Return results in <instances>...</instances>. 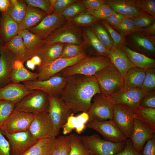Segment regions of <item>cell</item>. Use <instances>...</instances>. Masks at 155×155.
<instances>
[{"label":"cell","instance_id":"47","mask_svg":"<svg viewBox=\"0 0 155 155\" xmlns=\"http://www.w3.org/2000/svg\"><path fill=\"white\" fill-rule=\"evenodd\" d=\"M102 24L110 35L114 46L125 45V40L124 36L116 31L105 20L102 22Z\"/></svg>","mask_w":155,"mask_h":155},{"label":"cell","instance_id":"57","mask_svg":"<svg viewBox=\"0 0 155 155\" xmlns=\"http://www.w3.org/2000/svg\"><path fill=\"white\" fill-rule=\"evenodd\" d=\"M143 149V155H155V135L147 141Z\"/></svg>","mask_w":155,"mask_h":155},{"label":"cell","instance_id":"56","mask_svg":"<svg viewBox=\"0 0 155 155\" xmlns=\"http://www.w3.org/2000/svg\"><path fill=\"white\" fill-rule=\"evenodd\" d=\"M87 11L94 10L99 8L105 3L104 0H84L82 1Z\"/></svg>","mask_w":155,"mask_h":155},{"label":"cell","instance_id":"23","mask_svg":"<svg viewBox=\"0 0 155 155\" xmlns=\"http://www.w3.org/2000/svg\"><path fill=\"white\" fill-rule=\"evenodd\" d=\"M108 57L111 64L121 73L124 78L130 69L135 67L121 46H114L110 50Z\"/></svg>","mask_w":155,"mask_h":155},{"label":"cell","instance_id":"19","mask_svg":"<svg viewBox=\"0 0 155 155\" xmlns=\"http://www.w3.org/2000/svg\"><path fill=\"white\" fill-rule=\"evenodd\" d=\"M32 91L28 90L23 84L10 82L0 88V99L8 101L16 104Z\"/></svg>","mask_w":155,"mask_h":155},{"label":"cell","instance_id":"30","mask_svg":"<svg viewBox=\"0 0 155 155\" xmlns=\"http://www.w3.org/2000/svg\"><path fill=\"white\" fill-rule=\"evenodd\" d=\"M135 67L147 69L155 68V59L130 49L125 45L121 46Z\"/></svg>","mask_w":155,"mask_h":155},{"label":"cell","instance_id":"37","mask_svg":"<svg viewBox=\"0 0 155 155\" xmlns=\"http://www.w3.org/2000/svg\"><path fill=\"white\" fill-rule=\"evenodd\" d=\"M69 136L71 146L68 155H89L90 153L82 143L80 136L74 133Z\"/></svg>","mask_w":155,"mask_h":155},{"label":"cell","instance_id":"21","mask_svg":"<svg viewBox=\"0 0 155 155\" xmlns=\"http://www.w3.org/2000/svg\"><path fill=\"white\" fill-rule=\"evenodd\" d=\"M1 46L11 53L16 60L23 63L32 57V53L26 48L22 38L18 34L7 43L1 44Z\"/></svg>","mask_w":155,"mask_h":155},{"label":"cell","instance_id":"38","mask_svg":"<svg viewBox=\"0 0 155 155\" xmlns=\"http://www.w3.org/2000/svg\"><path fill=\"white\" fill-rule=\"evenodd\" d=\"M92 30L97 38L105 48L110 51L114 46L112 40L102 26L96 25Z\"/></svg>","mask_w":155,"mask_h":155},{"label":"cell","instance_id":"36","mask_svg":"<svg viewBox=\"0 0 155 155\" xmlns=\"http://www.w3.org/2000/svg\"><path fill=\"white\" fill-rule=\"evenodd\" d=\"M85 36L86 40L98 55L108 57L110 51L101 43L92 30L87 29L85 31Z\"/></svg>","mask_w":155,"mask_h":155},{"label":"cell","instance_id":"33","mask_svg":"<svg viewBox=\"0 0 155 155\" xmlns=\"http://www.w3.org/2000/svg\"><path fill=\"white\" fill-rule=\"evenodd\" d=\"M27 5L24 0H10V4L6 13L20 24L26 12Z\"/></svg>","mask_w":155,"mask_h":155},{"label":"cell","instance_id":"42","mask_svg":"<svg viewBox=\"0 0 155 155\" xmlns=\"http://www.w3.org/2000/svg\"><path fill=\"white\" fill-rule=\"evenodd\" d=\"M140 89L146 92L155 90V68H149L146 70Z\"/></svg>","mask_w":155,"mask_h":155},{"label":"cell","instance_id":"29","mask_svg":"<svg viewBox=\"0 0 155 155\" xmlns=\"http://www.w3.org/2000/svg\"><path fill=\"white\" fill-rule=\"evenodd\" d=\"M89 116L87 112H82L77 116L72 113L68 118L67 121L63 126V133L66 135L75 129L76 132L80 134L86 127Z\"/></svg>","mask_w":155,"mask_h":155},{"label":"cell","instance_id":"27","mask_svg":"<svg viewBox=\"0 0 155 155\" xmlns=\"http://www.w3.org/2000/svg\"><path fill=\"white\" fill-rule=\"evenodd\" d=\"M65 44L55 43L44 44L32 53V57L38 56L43 65L59 58Z\"/></svg>","mask_w":155,"mask_h":155},{"label":"cell","instance_id":"32","mask_svg":"<svg viewBox=\"0 0 155 155\" xmlns=\"http://www.w3.org/2000/svg\"><path fill=\"white\" fill-rule=\"evenodd\" d=\"M18 34L22 38L26 48L32 53L44 44L43 40L28 29L20 31Z\"/></svg>","mask_w":155,"mask_h":155},{"label":"cell","instance_id":"52","mask_svg":"<svg viewBox=\"0 0 155 155\" xmlns=\"http://www.w3.org/2000/svg\"><path fill=\"white\" fill-rule=\"evenodd\" d=\"M126 18L127 17L114 11L104 20L113 28L116 29L122 20Z\"/></svg>","mask_w":155,"mask_h":155},{"label":"cell","instance_id":"43","mask_svg":"<svg viewBox=\"0 0 155 155\" xmlns=\"http://www.w3.org/2000/svg\"><path fill=\"white\" fill-rule=\"evenodd\" d=\"M123 36L138 33L133 22L131 18L123 19L116 29Z\"/></svg>","mask_w":155,"mask_h":155},{"label":"cell","instance_id":"26","mask_svg":"<svg viewBox=\"0 0 155 155\" xmlns=\"http://www.w3.org/2000/svg\"><path fill=\"white\" fill-rule=\"evenodd\" d=\"M57 142L56 137L40 139L21 155H52Z\"/></svg>","mask_w":155,"mask_h":155},{"label":"cell","instance_id":"55","mask_svg":"<svg viewBox=\"0 0 155 155\" xmlns=\"http://www.w3.org/2000/svg\"><path fill=\"white\" fill-rule=\"evenodd\" d=\"M10 147L0 129V155H11Z\"/></svg>","mask_w":155,"mask_h":155},{"label":"cell","instance_id":"5","mask_svg":"<svg viewBox=\"0 0 155 155\" xmlns=\"http://www.w3.org/2000/svg\"><path fill=\"white\" fill-rule=\"evenodd\" d=\"M48 94L40 90H32L16 104V110L32 113L47 111Z\"/></svg>","mask_w":155,"mask_h":155},{"label":"cell","instance_id":"2","mask_svg":"<svg viewBox=\"0 0 155 155\" xmlns=\"http://www.w3.org/2000/svg\"><path fill=\"white\" fill-rule=\"evenodd\" d=\"M111 64L108 57L87 56L75 64L63 70L60 73L65 77L75 75L94 76L98 72Z\"/></svg>","mask_w":155,"mask_h":155},{"label":"cell","instance_id":"25","mask_svg":"<svg viewBox=\"0 0 155 155\" xmlns=\"http://www.w3.org/2000/svg\"><path fill=\"white\" fill-rule=\"evenodd\" d=\"M0 44V88L10 83V74L16 60L10 53L3 49Z\"/></svg>","mask_w":155,"mask_h":155},{"label":"cell","instance_id":"62","mask_svg":"<svg viewBox=\"0 0 155 155\" xmlns=\"http://www.w3.org/2000/svg\"><path fill=\"white\" fill-rule=\"evenodd\" d=\"M0 21H1V15H0ZM0 44H1L2 45L1 42L0 40Z\"/></svg>","mask_w":155,"mask_h":155},{"label":"cell","instance_id":"24","mask_svg":"<svg viewBox=\"0 0 155 155\" xmlns=\"http://www.w3.org/2000/svg\"><path fill=\"white\" fill-rule=\"evenodd\" d=\"M19 24L6 13H1L0 40L2 45L9 41L19 31Z\"/></svg>","mask_w":155,"mask_h":155},{"label":"cell","instance_id":"4","mask_svg":"<svg viewBox=\"0 0 155 155\" xmlns=\"http://www.w3.org/2000/svg\"><path fill=\"white\" fill-rule=\"evenodd\" d=\"M80 138L88 151L94 155H115L123 149L126 143L110 142L96 134L80 136Z\"/></svg>","mask_w":155,"mask_h":155},{"label":"cell","instance_id":"14","mask_svg":"<svg viewBox=\"0 0 155 155\" xmlns=\"http://www.w3.org/2000/svg\"><path fill=\"white\" fill-rule=\"evenodd\" d=\"M146 93L140 88L123 87L118 92L107 98L114 104L125 105L135 112Z\"/></svg>","mask_w":155,"mask_h":155},{"label":"cell","instance_id":"46","mask_svg":"<svg viewBox=\"0 0 155 155\" xmlns=\"http://www.w3.org/2000/svg\"><path fill=\"white\" fill-rule=\"evenodd\" d=\"M135 2L137 6L142 11L155 18V0H135Z\"/></svg>","mask_w":155,"mask_h":155},{"label":"cell","instance_id":"44","mask_svg":"<svg viewBox=\"0 0 155 155\" xmlns=\"http://www.w3.org/2000/svg\"><path fill=\"white\" fill-rule=\"evenodd\" d=\"M82 44H65L60 58H71L84 52Z\"/></svg>","mask_w":155,"mask_h":155},{"label":"cell","instance_id":"7","mask_svg":"<svg viewBox=\"0 0 155 155\" xmlns=\"http://www.w3.org/2000/svg\"><path fill=\"white\" fill-rule=\"evenodd\" d=\"M22 82L29 90H40L59 98L65 86L66 78L59 73L46 80L27 81Z\"/></svg>","mask_w":155,"mask_h":155},{"label":"cell","instance_id":"45","mask_svg":"<svg viewBox=\"0 0 155 155\" xmlns=\"http://www.w3.org/2000/svg\"><path fill=\"white\" fill-rule=\"evenodd\" d=\"M131 18L138 31L150 26L155 22V18L147 14Z\"/></svg>","mask_w":155,"mask_h":155},{"label":"cell","instance_id":"22","mask_svg":"<svg viewBox=\"0 0 155 155\" xmlns=\"http://www.w3.org/2000/svg\"><path fill=\"white\" fill-rule=\"evenodd\" d=\"M129 35L131 44L135 50L154 59L155 54V37L147 36L137 33Z\"/></svg>","mask_w":155,"mask_h":155},{"label":"cell","instance_id":"35","mask_svg":"<svg viewBox=\"0 0 155 155\" xmlns=\"http://www.w3.org/2000/svg\"><path fill=\"white\" fill-rule=\"evenodd\" d=\"M38 73L29 71L24 65L17 68H13L11 73L10 82L18 83L27 81L37 80Z\"/></svg>","mask_w":155,"mask_h":155},{"label":"cell","instance_id":"49","mask_svg":"<svg viewBox=\"0 0 155 155\" xmlns=\"http://www.w3.org/2000/svg\"><path fill=\"white\" fill-rule=\"evenodd\" d=\"M97 20L93 16L86 13L79 14L72 19L75 24L82 26L91 24Z\"/></svg>","mask_w":155,"mask_h":155},{"label":"cell","instance_id":"48","mask_svg":"<svg viewBox=\"0 0 155 155\" xmlns=\"http://www.w3.org/2000/svg\"><path fill=\"white\" fill-rule=\"evenodd\" d=\"M113 11L108 5L105 3L97 9L87 11L86 13L92 15L97 20H100L105 19Z\"/></svg>","mask_w":155,"mask_h":155},{"label":"cell","instance_id":"54","mask_svg":"<svg viewBox=\"0 0 155 155\" xmlns=\"http://www.w3.org/2000/svg\"><path fill=\"white\" fill-rule=\"evenodd\" d=\"M115 155H143L141 152L136 151L133 147L131 141L127 139L123 149Z\"/></svg>","mask_w":155,"mask_h":155},{"label":"cell","instance_id":"20","mask_svg":"<svg viewBox=\"0 0 155 155\" xmlns=\"http://www.w3.org/2000/svg\"><path fill=\"white\" fill-rule=\"evenodd\" d=\"M104 1L113 11L127 18L146 14L137 6L135 0H107Z\"/></svg>","mask_w":155,"mask_h":155},{"label":"cell","instance_id":"40","mask_svg":"<svg viewBox=\"0 0 155 155\" xmlns=\"http://www.w3.org/2000/svg\"><path fill=\"white\" fill-rule=\"evenodd\" d=\"M15 106L12 102L0 99V128L14 110Z\"/></svg>","mask_w":155,"mask_h":155},{"label":"cell","instance_id":"34","mask_svg":"<svg viewBox=\"0 0 155 155\" xmlns=\"http://www.w3.org/2000/svg\"><path fill=\"white\" fill-rule=\"evenodd\" d=\"M134 118L140 121L155 133V108L139 106L135 112Z\"/></svg>","mask_w":155,"mask_h":155},{"label":"cell","instance_id":"15","mask_svg":"<svg viewBox=\"0 0 155 155\" xmlns=\"http://www.w3.org/2000/svg\"><path fill=\"white\" fill-rule=\"evenodd\" d=\"M33 118V113L14 109L0 129L10 133L28 131Z\"/></svg>","mask_w":155,"mask_h":155},{"label":"cell","instance_id":"13","mask_svg":"<svg viewBox=\"0 0 155 155\" xmlns=\"http://www.w3.org/2000/svg\"><path fill=\"white\" fill-rule=\"evenodd\" d=\"M65 19L61 13L47 15L36 26L28 29L44 40L65 24Z\"/></svg>","mask_w":155,"mask_h":155},{"label":"cell","instance_id":"11","mask_svg":"<svg viewBox=\"0 0 155 155\" xmlns=\"http://www.w3.org/2000/svg\"><path fill=\"white\" fill-rule=\"evenodd\" d=\"M134 111L124 105L114 104L113 120L127 139L131 137L133 128Z\"/></svg>","mask_w":155,"mask_h":155},{"label":"cell","instance_id":"9","mask_svg":"<svg viewBox=\"0 0 155 155\" xmlns=\"http://www.w3.org/2000/svg\"><path fill=\"white\" fill-rule=\"evenodd\" d=\"M87 56L84 52L71 58H59L38 67V72L37 80L48 79L61 71L75 64Z\"/></svg>","mask_w":155,"mask_h":155},{"label":"cell","instance_id":"51","mask_svg":"<svg viewBox=\"0 0 155 155\" xmlns=\"http://www.w3.org/2000/svg\"><path fill=\"white\" fill-rule=\"evenodd\" d=\"M28 5L39 8L46 12L47 14L49 12L51 4L49 0H25Z\"/></svg>","mask_w":155,"mask_h":155},{"label":"cell","instance_id":"60","mask_svg":"<svg viewBox=\"0 0 155 155\" xmlns=\"http://www.w3.org/2000/svg\"><path fill=\"white\" fill-rule=\"evenodd\" d=\"M30 59L32 60L36 66L40 67L42 63V61L41 58L38 56L35 55L33 56Z\"/></svg>","mask_w":155,"mask_h":155},{"label":"cell","instance_id":"31","mask_svg":"<svg viewBox=\"0 0 155 155\" xmlns=\"http://www.w3.org/2000/svg\"><path fill=\"white\" fill-rule=\"evenodd\" d=\"M146 70L136 67L130 69L124 78L123 87L140 88Z\"/></svg>","mask_w":155,"mask_h":155},{"label":"cell","instance_id":"8","mask_svg":"<svg viewBox=\"0 0 155 155\" xmlns=\"http://www.w3.org/2000/svg\"><path fill=\"white\" fill-rule=\"evenodd\" d=\"M95 96L87 112L89 116L88 123L113 119L114 104L101 94Z\"/></svg>","mask_w":155,"mask_h":155},{"label":"cell","instance_id":"53","mask_svg":"<svg viewBox=\"0 0 155 155\" xmlns=\"http://www.w3.org/2000/svg\"><path fill=\"white\" fill-rule=\"evenodd\" d=\"M77 1L75 0H56L53 6L52 12L61 13L68 6Z\"/></svg>","mask_w":155,"mask_h":155},{"label":"cell","instance_id":"18","mask_svg":"<svg viewBox=\"0 0 155 155\" xmlns=\"http://www.w3.org/2000/svg\"><path fill=\"white\" fill-rule=\"evenodd\" d=\"M155 133L140 121L135 118L133 129L130 138L135 150L141 152L146 142L155 135Z\"/></svg>","mask_w":155,"mask_h":155},{"label":"cell","instance_id":"12","mask_svg":"<svg viewBox=\"0 0 155 155\" xmlns=\"http://www.w3.org/2000/svg\"><path fill=\"white\" fill-rule=\"evenodd\" d=\"M86 127L100 134L105 139L115 143L125 142L127 138L121 131L113 119L94 121L87 123Z\"/></svg>","mask_w":155,"mask_h":155},{"label":"cell","instance_id":"58","mask_svg":"<svg viewBox=\"0 0 155 155\" xmlns=\"http://www.w3.org/2000/svg\"><path fill=\"white\" fill-rule=\"evenodd\" d=\"M137 33L147 36L155 37V22L147 27L139 30Z\"/></svg>","mask_w":155,"mask_h":155},{"label":"cell","instance_id":"16","mask_svg":"<svg viewBox=\"0 0 155 155\" xmlns=\"http://www.w3.org/2000/svg\"><path fill=\"white\" fill-rule=\"evenodd\" d=\"M1 131L8 139L11 155H21L38 140L33 137L28 130L13 133Z\"/></svg>","mask_w":155,"mask_h":155},{"label":"cell","instance_id":"59","mask_svg":"<svg viewBox=\"0 0 155 155\" xmlns=\"http://www.w3.org/2000/svg\"><path fill=\"white\" fill-rule=\"evenodd\" d=\"M10 4V0H0V12L6 13Z\"/></svg>","mask_w":155,"mask_h":155},{"label":"cell","instance_id":"1","mask_svg":"<svg viewBox=\"0 0 155 155\" xmlns=\"http://www.w3.org/2000/svg\"><path fill=\"white\" fill-rule=\"evenodd\" d=\"M66 78L60 98L72 112H87L93 97L101 91L94 76L75 75Z\"/></svg>","mask_w":155,"mask_h":155},{"label":"cell","instance_id":"39","mask_svg":"<svg viewBox=\"0 0 155 155\" xmlns=\"http://www.w3.org/2000/svg\"><path fill=\"white\" fill-rule=\"evenodd\" d=\"M57 144L52 155H68L71 148L69 135L57 137Z\"/></svg>","mask_w":155,"mask_h":155},{"label":"cell","instance_id":"61","mask_svg":"<svg viewBox=\"0 0 155 155\" xmlns=\"http://www.w3.org/2000/svg\"><path fill=\"white\" fill-rule=\"evenodd\" d=\"M26 65L27 67L32 70H34L35 68V65L30 59L26 61Z\"/></svg>","mask_w":155,"mask_h":155},{"label":"cell","instance_id":"50","mask_svg":"<svg viewBox=\"0 0 155 155\" xmlns=\"http://www.w3.org/2000/svg\"><path fill=\"white\" fill-rule=\"evenodd\" d=\"M139 106L155 108V91L146 92L142 99Z\"/></svg>","mask_w":155,"mask_h":155},{"label":"cell","instance_id":"63","mask_svg":"<svg viewBox=\"0 0 155 155\" xmlns=\"http://www.w3.org/2000/svg\"><path fill=\"white\" fill-rule=\"evenodd\" d=\"M89 155H94L90 153V154H89Z\"/></svg>","mask_w":155,"mask_h":155},{"label":"cell","instance_id":"6","mask_svg":"<svg viewBox=\"0 0 155 155\" xmlns=\"http://www.w3.org/2000/svg\"><path fill=\"white\" fill-rule=\"evenodd\" d=\"M28 131L37 140L53 137L58 135L47 111L33 113Z\"/></svg>","mask_w":155,"mask_h":155},{"label":"cell","instance_id":"17","mask_svg":"<svg viewBox=\"0 0 155 155\" xmlns=\"http://www.w3.org/2000/svg\"><path fill=\"white\" fill-rule=\"evenodd\" d=\"M43 40L44 44L57 43L82 44L78 32L68 25H63Z\"/></svg>","mask_w":155,"mask_h":155},{"label":"cell","instance_id":"28","mask_svg":"<svg viewBox=\"0 0 155 155\" xmlns=\"http://www.w3.org/2000/svg\"><path fill=\"white\" fill-rule=\"evenodd\" d=\"M47 15L46 12L39 8L28 5L25 16L19 24V31L36 26Z\"/></svg>","mask_w":155,"mask_h":155},{"label":"cell","instance_id":"41","mask_svg":"<svg viewBox=\"0 0 155 155\" xmlns=\"http://www.w3.org/2000/svg\"><path fill=\"white\" fill-rule=\"evenodd\" d=\"M86 8L82 2L77 1L70 5L61 13L66 19L73 18L80 14Z\"/></svg>","mask_w":155,"mask_h":155},{"label":"cell","instance_id":"10","mask_svg":"<svg viewBox=\"0 0 155 155\" xmlns=\"http://www.w3.org/2000/svg\"><path fill=\"white\" fill-rule=\"evenodd\" d=\"M47 112L58 134L66 123L68 117L73 113L60 97L48 94Z\"/></svg>","mask_w":155,"mask_h":155},{"label":"cell","instance_id":"3","mask_svg":"<svg viewBox=\"0 0 155 155\" xmlns=\"http://www.w3.org/2000/svg\"><path fill=\"white\" fill-rule=\"evenodd\" d=\"M94 76L99 86L101 94L106 97L114 95L124 86L123 77L112 64Z\"/></svg>","mask_w":155,"mask_h":155}]
</instances>
